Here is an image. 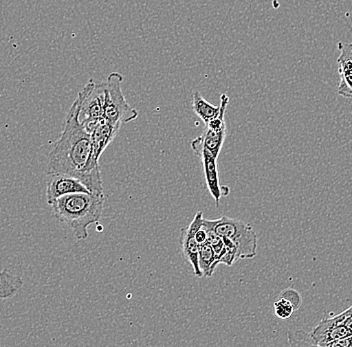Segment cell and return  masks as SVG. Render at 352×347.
Masks as SVG:
<instances>
[{
	"instance_id": "cell-17",
	"label": "cell",
	"mask_w": 352,
	"mask_h": 347,
	"mask_svg": "<svg viewBox=\"0 0 352 347\" xmlns=\"http://www.w3.org/2000/svg\"><path fill=\"white\" fill-rule=\"evenodd\" d=\"M274 307L275 315L280 320H287L296 311L292 303L283 298H278V300L274 302Z\"/></svg>"
},
{
	"instance_id": "cell-7",
	"label": "cell",
	"mask_w": 352,
	"mask_h": 347,
	"mask_svg": "<svg viewBox=\"0 0 352 347\" xmlns=\"http://www.w3.org/2000/svg\"><path fill=\"white\" fill-rule=\"evenodd\" d=\"M349 315V309L343 311L333 317L324 318L310 333L318 346L324 347L329 342H336L349 335L344 322Z\"/></svg>"
},
{
	"instance_id": "cell-14",
	"label": "cell",
	"mask_w": 352,
	"mask_h": 347,
	"mask_svg": "<svg viewBox=\"0 0 352 347\" xmlns=\"http://www.w3.org/2000/svg\"><path fill=\"white\" fill-rule=\"evenodd\" d=\"M338 63L340 78L338 94L347 100H352V61L343 60Z\"/></svg>"
},
{
	"instance_id": "cell-15",
	"label": "cell",
	"mask_w": 352,
	"mask_h": 347,
	"mask_svg": "<svg viewBox=\"0 0 352 347\" xmlns=\"http://www.w3.org/2000/svg\"><path fill=\"white\" fill-rule=\"evenodd\" d=\"M215 259H217V256H215L214 250L208 243H204V245H200L198 265H199L202 278L212 276L213 272H214L213 263H214Z\"/></svg>"
},
{
	"instance_id": "cell-3",
	"label": "cell",
	"mask_w": 352,
	"mask_h": 347,
	"mask_svg": "<svg viewBox=\"0 0 352 347\" xmlns=\"http://www.w3.org/2000/svg\"><path fill=\"white\" fill-rule=\"evenodd\" d=\"M214 230L222 238L231 241L236 250L237 261L241 259H252L256 256L258 239L256 232L250 224L239 219L222 216L217 219Z\"/></svg>"
},
{
	"instance_id": "cell-6",
	"label": "cell",
	"mask_w": 352,
	"mask_h": 347,
	"mask_svg": "<svg viewBox=\"0 0 352 347\" xmlns=\"http://www.w3.org/2000/svg\"><path fill=\"white\" fill-rule=\"evenodd\" d=\"M228 103H230V98L226 94H221L219 115L206 124L204 133L191 142V148L193 151L197 149H206L211 155L219 158L220 151L226 142V133H228L226 113Z\"/></svg>"
},
{
	"instance_id": "cell-12",
	"label": "cell",
	"mask_w": 352,
	"mask_h": 347,
	"mask_svg": "<svg viewBox=\"0 0 352 347\" xmlns=\"http://www.w3.org/2000/svg\"><path fill=\"white\" fill-rule=\"evenodd\" d=\"M192 109L206 124L217 117L220 113V105L211 104L198 91L192 93Z\"/></svg>"
},
{
	"instance_id": "cell-21",
	"label": "cell",
	"mask_w": 352,
	"mask_h": 347,
	"mask_svg": "<svg viewBox=\"0 0 352 347\" xmlns=\"http://www.w3.org/2000/svg\"><path fill=\"white\" fill-rule=\"evenodd\" d=\"M195 238H197V241L198 245H204V243H206V239H208V232H206V228L204 226H200L199 230H197V234H195Z\"/></svg>"
},
{
	"instance_id": "cell-20",
	"label": "cell",
	"mask_w": 352,
	"mask_h": 347,
	"mask_svg": "<svg viewBox=\"0 0 352 347\" xmlns=\"http://www.w3.org/2000/svg\"><path fill=\"white\" fill-rule=\"evenodd\" d=\"M324 347H352V335L336 342H329Z\"/></svg>"
},
{
	"instance_id": "cell-11",
	"label": "cell",
	"mask_w": 352,
	"mask_h": 347,
	"mask_svg": "<svg viewBox=\"0 0 352 347\" xmlns=\"http://www.w3.org/2000/svg\"><path fill=\"white\" fill-rule=\"evenodd\" d=\"M195 153L201 159L206 186L211 197L217 202V205H219L222 193L221 186L219 184V169H217V157L211 155L206 149H197Z\"/></svg>"
},
{
	"instance_id": "cell-5",
	"label": "cell",
	"mask_w": 352,
	"mask_h": 347,
	"mask_svg": "<svg viewBox=\"0 0 352 347\" xmlns=\"http://www.w3.org/2000/svg\"><path fill=\"white\" fill-rule=\"evenodd\" d=\"M107 83L96 82L94 79L88 81L85 87L78 92V118L87 133H91L96 125L103 118Z\"/></svg>"
},
{
	"instance_id": "cell-13",
	"label": "cell",
	"mask_w": 352,
	"mask_h": 347,
	"mask_svg": "<svg viewBox=\"0 0 352 347\" xmlns=\"http://www.w3.org/2000/svg\"><path fill=\"white\" fill-rule=\"evenodd\" d=\"M23 284L21 276H14L8 270H0V300H10L16 295Z\"/></svg>"
},
{
	"instance_id": "cell-9",
	"label": "cell",
	"mask_w": 352,
	"mask_h": 347,
	"mask_svg": "<svg viewBox=\"0 0 352 347\" xmlns=\"http://www.w3.org/2000/svg\"><path fill=\"white\" fill-rule=\"evenodd\" d=\"M120 125H114L105 120H100L96 125L90 135H91V157H90L89 166L92 170L99 168V158L104 153L107 147L111 144L120 129Z\"/></svg>"
},
{
	"instance_id": "cell-2",
	"label": "cell",
	"mask_w": 352,
	"mask_h": 347,
	"mask_svg": "<svg viewBox=\"0 0 352 347\" xmlns=\"http://www.w3.org/2000/svg\"><path fill=\"white\" fill-rule=\"evenodd\" d=\"M104 194L77 192L65 195L50 204L56 219L72 228L78 240L88 237V227L102 215Z\"/></svg>"
},
{
	"instance_id": "cell-1",
	"label": "cell",
	"mask_w": 352,
	"mask_h": 347,
	"mask_svg": "<svg viewBox=\"0 0 352 347\" xmlns=\"http://www.w3.org/2000/svg\"><path fill=\"white\" fill-rule=\"evenodd\" d=\"M91 135L78 118V101L76 100L66 116L65 129L48 157L50 175H63L80 180L94 194H104L100 169L92 170Z\"/></svg>"
},
{
	"instance_id": "cell-4",
	"label": "cell",
	"mask_w": 352,
	"mask_h": 347,
	"mask_svg": "<svg viewBox=\"0 0 352 347\" xmlns=\"http://www.w3.org/2000/svg\"><path fill=\"white\" fill-rule=\"evenodd\" d=\"M123 76L120 72H111L107 81L103 118L110 124L120 125L129 124L138 117V111L131 107L122 91Z\"/></svg>"
},
{
	"instance_id": "cell-19",
	"label": "cell",
	"mask_w": 352,
	"mask_h": 347,
	"mask_svg": "<svg viewBox=\"0 0 352 347\" xmlns=\"http://www.w3.org/2000/svg\"><path fill=\"white\" fill-rule=\"evenodd\" d=\"M338 49H340V56L338 57V63L343 60L352 61V43H338Z\"/></svg>"
},
{
	"instance_id": "cell-10",
	"label": "cell",
	"mask_w": 352,
	"mask_h": 347,
	"mask_svg": "<svg viewBox=\"0 0 352 347\" xmlns=\"http://www.w3.org/2000/svg\"><path fill=\"white\" fill-rule=\"evenodd\" d=\"M77 192L88 193L90 191L80 180L76 177L63 175H50L47 188H46V201L50 205L52 202L65 195Z\"/></svg>"
},
{
	"instance_id": "cell-8",
	"label": "cell",
	"mask_w": 352,
	"mask_h": 347,
	"mask_svg": "<svg viewBox=\"0 0 352 347\" xmlns=\"http://www.w3.org/2000/svg\"><path fill=\"white\" fill-rule=\"evenodd\" d=\"M204 219L202 212H197L191 223L182 230V237H180L182 256H184V260L191 265L195 276L197 278H202V274L199 269V265H198L200 245H198L197 238H195V234L204 223Z\"/></svg>"
},
{
	"instance_id": "cell-18",
	"label": "cell",
	"mask_w": 352,
	"mask_h": 347,
	"mask_svg": "<svg viewBox=\"0 0 352 347\" xmlns=\"http://www.w3.org/2000/svg\"><path fill=\"white\" fill-rule=\"evenodd\" d=\"M279 298H285V300L292 303L294 311H297L300 307L301 303H302L300 293L294 289H285V291L279 294Z\"/></svg>"
},
{
	"instance_id": "cell-16",
	"label": "cell",
	"mask_w": 352,
	"mask_h": 347,
	"mask_svg": "<svg viewBox=\"0 0 352 347\" xmlns=\"http://www.w3.org/2000/svg\"><path fill=\"white\" fill-rule=\"evenodd\" d=\"M287 339L292 346H318L311 335L301 329L288 331Z\"/></svg>"
},
{
	"instance_id": "cell-22",
	"label": "cell",
	"mask_w": 352,
	"mask_h": 347,
	"mask_svg": "<svg viewBox=\"0 0 352 347\" xmlns=\"http://www.w3.org/2000/svg\"><path fill=\"white\" fill-rule=\"evenodd\" d=\"M349 315L345 320L344 324L346 328L349 329V335H352V305L349 307Z\"/></svg>"
}]
</instances>
